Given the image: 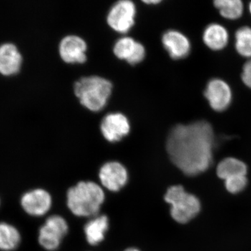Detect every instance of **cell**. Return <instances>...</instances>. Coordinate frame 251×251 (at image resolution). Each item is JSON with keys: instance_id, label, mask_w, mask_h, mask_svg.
<instances>
[{"instance_id": "obj_24", "label": "cell", "mask_w": 251, "mask_h": 251, "mask_svg": "<svg viewBox=\"0 0 251 251\" xmlns=\"http://www.w3.org/2000/svg\"><path fill=\"white\" fill-rule=\"evenodd\" d=\"M125 251H140L139 250H138V249H134V248H130V249H126V250Z\"/></svg>"}, {"instance_id": "obj_13", "label": "cell", "mask_w": 251, "mask_h": 251, "mask_svg": "<svg viewBox=\"0 0 251 251\" xmlns=\"http://www.w3.org/2000/svg\"><path fill=\"white\" fill-rule=\"evenodd\" d=\"M163 46L173 59L187 57L191 51V43L184 34L176 30H169L162 38Z\"/></svg>"}, {"instance_id": "obj_12", "label": "cell", "mask_w": 251, "mask_h": 251, "mask_svg": "<svg viewBox=\"0 0 251 251\" xmlns=\"http://www.w3.org/2000/svg\"><path fill=\"white\" fill-rule=\"evenodd\" d=\"M113 52L117 58L126 61L131 65L141 62L146 54L143 44L128 36L121 38L115 43Z\"/></svg>"}, {"instance_id": "obj_22", "label": "cell", "mask_w": 251, "mask_h": 251, "mask_svg": "<svg viewBox=\"0 0 251 251\" xmlns=\"http://www.w3.org/2000/svg\"><path fill=\"white\" fill-rule=\"evenodd\" d=\"M242 79L244 83L251 89V60L244 64L243 67Z\"/></svg>"}, {"instance_id": "obj_8", "label": "cell", "mask_w": 251, "mask_h": 251, "mask_svg": "<svg viewBox=\"0 0 251 251\" xmlns=\"http://www.w3.org/2000/svg\"><path fill=\"white\" fill-rule=\"evenodd\" d=\"M130 129L128 118L120 112L110 113L104 117L100 130L105 140L116 143L128 135Z\"/></svg>"}, {"instance_id": "obj_1", "label": "cell", "mask_w": 251, "mask_h": 251, "mask_svg": "<svg viewBox=\"0 0 251 251\" xmlns=\"http://www.w3.org/2000/svg\"><path fill=\"white\" fill-rule=\"evenodd\" d=\"M214 133L209 122L198 121L176 125L167 140L172 162L188 176L204 173L213 161Z\"/></svg>"}, {"instance_id": "obj_4", "label": "cell", "mask_w": 251, "mask_h": 251, "mask_svg": "<svg viewBox=\"0 0 251 251\" xmlns=\"http://www.w3.org/2000/svg\"><path fill=\"white\" fill-rule=\"evenodd\" d=\"M165 201L171 204L172 218L179 224H186L199 214L201 204L194 195L185 191L179 185L168 188L164 196Z\"/></svg>"}, {"instance_id": "obj_23", "label": "cell", "mask_w": 251, "mask_h": 251, "mask_svg": "<svg viewBox=\"0 0 251 251\" xmlns=\"http://www.w3.org/2000/svg\"><path fill=\"white\" fill-rule=\"evenodd\" d=\"M143 2L148 4H156L161 2V1L160 0H150V1H143Z\"/></svg>"}, {"instance_id": "obj_9", "label": "cell", "mask_w": 251, "mask_h": 251, "mask_svg": "<svg viewBox=\"0 0 251 251\" xmlns=\"http://www.w3.org/2000/svg\"><path fill=\"white\" fill-rule=\"evenodd\" d=\"M102 185L110 191H120L128 181V172L122 163L117 161L105 163L99 171Z\"/></svg>"}, {"instance_id": "obj_3", "label": "cell", "mask_w": 251, "mask_h": 251, "mask_svg": "<svg viewBox=\"0 0 251 251\" xmlns=\"http://www.w3.org/2000/svg\"><path fill=\"white\" fill-rule=\"evenodd\" d=\"M112 90L110 81L97 75L82 77L74 85V93L80 103L93 112L100 111L105 106Z\"/></svg>"}, {"instance_id": "obj_17", "label": "cell", "mask_w": 251, "mask_h": 251, "mask_svg": "<svg viewBox=\"0 0 251 251\" xmlns=\"http://www.w3.org/2000/svg\"><path fill=\"white\" fill-rule=\"evenodd\" d=\"M216 173L221 179L226 180L238 175H247V166L240 160L229 157L220 162Z\"/></svg>"}, {"instance_id": "obj_14", "label": "cell", "mask_w": 251, "mask_h": 251, "mask_svg": "<svg viewBox=\"0 0 251 251\" xmlns=\"http://www.w3.org/2000/svg\"><path fill=\"white\" fill-rule=\"evenodd\" d=\"M22 57L16 46L4 44L0 47V73L9 75L16 74L21 68Z\"/></svg>"}, {"instance_id": "obj_16", "label": "cell", "mask_w": 251, "mask_h": 251, "mask_svg": "<svg viewBox=\"0 0 251 251\" xmlns=\"http://www.w3.org/2000/svg\"><path fill=\"white\" fill-rule=\"evenodd\" d=\"M229 40L227 29L216 23L209 25L203 33V41L205 45L213 50L224 49Z\"/></svg>"}, {"instance_id": "obj_6", "label": "cell", "mask_w": 251, "mask_h": 251, "mask_svg": "<svg viewBox=\"0 0 251 251\" xmlns=\"http://www.w3.org/2000/svg\"><path fill=\"white\" fill-rule=\"evenodd\" d=\"M136 9L134 3L129 0L117 1L109 11L107 22L117 32H128L135 24Z\"/></svg>"}, {"instance_id": "obj_11", "label": "cell", "mask_w": 251, "mask_h": 251, "mask_svg": "<svg viewBox=\"0 0 251 251\" xmlns=\"http://www.w3.org/2000/svg\"><path fill=\"white\" fill-rule=\"evenodd\" d=\"M87 44L80 36H66L59 44V54L68 64H83L87 60Z\"/></svg>"}, {"instance_id": "obj_20", "label": "cell", "mask_w": 251, "mask_h": 251, "mask_svg": "<svg viewBox=\"0 0 251 251\" xmlns=\"http://www.w3.org/2000/svg\"><path fill=\"white\" fill-rule=\"evenodd\" d=\"M235 48L243 57H251V28H239L235 34Z\"/></svg>"}, {"instance_id": "obj_2", "label": "cell", "mask_w": 251, "mask_h": 251, "mask_svg": "<svg viewBox=\"0 0 251 251\" xmlns=\"http://www.w3.org/2000/svg\"><path fill=\"white\" fill-rule=\"evenodd\" d=\"M104 201L103 189L93 181H80L67 193L68 207L80 217L97 216Z\"/></svg>"}, {"instance_id": "obj_19", "label": "cell", "mask_w": 251, "mask_h": 251, "mask_svg": "<svg viewBox=\"0 0 251 251\" xmlns=\"http://www.w3.org/2000/svg\"><path fill=\"white\" fill-rule=\"evenodd\" d=\"M214 6L223 17L229 20L238 19L244 12V5L240 0H216Z\"/></svg>"}, {"instance_id": "obj_7", "label": "cell", "mask_w": 251, "mask_h": 251, "mask_svg": "<svg viewBox=\"0 0 251 251\" xmlns=\"http://www.w3.org/2000/svg\"><path fill=\"white\" fill-rule=\"evenodd\" d=\"M204 97L213 110L222 112L230 105L232 94L227 82L216 78L208 82L204 91Z\"/></svg>"}, {"instance_id": "obj_10", "label": "cell", "mask_w": 251, "mask_h": 251, "mask_svg": "<svg viewBox=\"0 0 251 251\" xmlns=\"http://www.w3.org/2000/svg\"><path fill=\"white\" fill-rule=\"evenodd\" d=\"M21 205L27 214L33 216L45 215L52 206V198L44 189L31 190L21 198Z\"/></svg>"}, {"instance_id": "obj_15", "label": "cell", "mask_w": 251, "mask_h": 251, "mask_svg": "<svg viewBox=\"0 0 251 251\" xmlns=\"http://www.w3.org/2000/svg\"><path fill=\"white\" fill-rule=\"evenodd\" d=\"M108 227V218L106 216H94L93 219L89 221L84 227L87 242L93 246L100 244L105 238Z\"/></svg>"}, {"instance_id": "obj_18", "label": "cell", "mask_w": 251, "mask_h": 251, "mask_svg": "<svg viewBox=\"0 0 251 251\" xmlns=\"http://www.w3.org/2000/svg\"><path fill=\"white\" fill-rule=\"evenodd\" d=\"M21 241V234L16 227L6 223H0V250L14 251Z\"/></svg>"}, {"instance_id": "obj_21", "label": "cell", "mask_w": 251, "mask_h": 251, "mask_svg": "<svg viewBox=\"0 0 251 251\" xmlns=\"http://www.w3.org/2000/svg\"><path fill=\"white\" fill-rule=\"evenodd\" d=\"M226 189L228 192L236 194L240 193L247 185V178L246 175H238L225 180Z\"/></svg>"}, {"instance_id": "obj_5", "label": "cell", "mask_w": 251, "mask_h": 251, "mask_svg": "<svg viewBox=\"0 0 251 251\" xmlns=\"http://www.w3.org/2000/svg\"><path fill=\"white\" fill-rule=\"evenodd\" d=\"M69 227L67 221L60 216L54 215L46 220L39 229V242L48 251H54L67 235Z\"/></svg>"}, {"instance_id": "obj_25", "label": "cell", "mask_w": 251, "mask_h": 251, "mask_svg": "<svg viewBox=\"0 0 251 251\" xmlns=\"http://www.w3.org/2000/svg\"><path fill=\"white\" fill-rule=\"evenodd\" d=\"M249 11H250V13L251 14V2L250 3V4H249Z\"/></svg>"}]
</instances>
